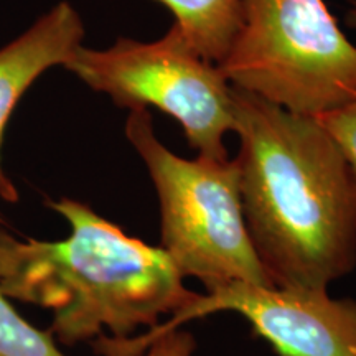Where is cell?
Here are the masks:
<instances>
[{
    "label": "cell",
    "mask_w": 356,
    "mask_h": 356,
    "mask_svg": "<svg viewBox=\"0 0 356 356\" xmlns=\"http://www.w3.org/2000/svg\"><path fill=\"white\" fill-rule=\"evenodd\" d=\"M246 226L275 287L322 289L356 267V172L315 118L231 86Z\"/></svg>",
    "instance_id": "cell-1"
},
{
    "label": "cell",
    "mask_w": 356,
    "mask_h": 356,
    "mask_svg": "<svg viewBox=\"0 0 356 356\" xmlns=\"http://www.w3.org/2000/svg\"><path fill=\"white\" fill-rule=\"evenodd\" d=\"M48 207L70 222V236L20 241L0 231V291L50 309V332L61 343L152 330L197 297L160 246L127 236L76 200Z\"/></svg>",
    "instance_id": "cell-2"
},
{
    "label": "cell",
    "mask_w": 356,
    "mask_h": 356,
    "mask_svg": "<svg viewBox=\"0 0 356 356\" xmlns=\"http://www.w3.org/2000/svg\"><path fill=\"white\" fill-rule=\"evenodd\" d=\"M126 137L145 163L160 207V248L177 270L213 292L229 284L273 287L244 220L233 160L173 154L159 140L147 109H131Z\"/></svg>",
    "instance_id": "cell-3"
},
{
    "label": "cell",
    "mask_w": 356,
    "mask_h": 356,
    "mask_svg": "<svg viewBox=\"0 0 356 356\" xmlns=\"http://www.w3.org/2000/svg\"><path fill=\"white\" fill-rule=\"evenodd\" d=\"M218 66L231 86L307 118L356 99V47L325 0H241Z\"/></svg>",
    "instance_id": "cell-4"
},
{
    "label": "cell",
    "mask_w": 356,
    "mask_h": 356,
    "mask_svg": "<svg viewBox=\"0 0 356 356\" xmlns=\"http://www.w3.org/2000/svg\"><path fill=\"white\" fill-rule=\"evenodd\" d=\"M65 68L121 108L163 111L200 157L228 160L225 136L236 129L231 84L177 22L155 42L119 38L106 50L81 44Z\"/></svg>",
    "instance_id": "cell-5"
},
{
    "label": "cell",
    "mask_w": 356,
    "mask_h": 356,
    "mask_svg": "<svg viewBox=\"0 0 356 356\" xmlns=\"http://www.w3.org/2000/svg\"><path fill=\"white\" fill-rule=\"evenodd\" d=\"M220 312L241 315L279 356H356V300L333 299L322 289L243 282L197 293L190 304L152 330L129 338L99 337L92 348L101 356H134L155 335Z\"/></svg>",
    "instance_id": "cell-6"
},
{
    "label": "cell",
    "mask_w": 356,
    "mask_h": 356,
    "mask_svg": "<svg viewBox=\"0 0 356 356\" xmlns=\"http://www.w3.org/2000/svg\"><path fill=\"white\" fill-rule=\"evenodd\" d=\"M84 25L76 8L60 2L43 17L0 48V197L17 202L19 193L2 168V142L13 109L26 89L53 66H66L81 47Z\"/></svg>",
    "instance_id": "cell-7"
},
{
    "label": "cell",
    "mask_w": 356,
    "mask_h": 356,
    "mask_svg": "<svg viewBox=\"0 0 356 356\" xmlns=\"http://www.w3.org/2000/svg\"><path fill=\"white\" fill-rule=\"evenodd\" d=\"M211 63L225 60L241 24V0H157Z\"/></svg>",
    "instance_id": "cell-8"
},
{
    "label": "cell",
    "mask_w": 356,
    "mask_h": 356,
    "mask_svg": "<svg viewBox=\"0 0 356 356\" xmlns=\"http://www.w3.org/2000/svg\"><path fill=\"white\" fill-rule=\"evenodd\" d=\"M0 356H66L53 333L25 322L0 291Z\"/></svg>",
    "instance_id": "cell-9"
},
{
    "label": "cell",
    "mask_w": 356,
    "mask_h": 356,
    "mask_svg": "<svg viewBox=\"0 0 356 356\" xmlns=\"http://www.w3.org/2000/svg\"><path fill=\"white\" fill-rule=\"evenodd\" d=\"M325 131L332 136L343 152L345 159L356 172V99L343 108L315 118Z\"/></svg>",
    "instance_id": "cell-10"
},
{
    "label": "cell",
    "mask_w": 356,
    "mask_h": 356,
    "mask_svg": "<svg viewBox=\"0 0 356 356\" xmlns=\"http://www.w3.org/2000/svg\"><path fill=\"white\" fill-rule=\"evenodd\" d=\"M197 340L184 327L155 335L136 350L134 356H193Z\"/></svg>",
    "instance_id": "cell-11"
},
{
    "label": "cell",
    "mask_w": 356,
    "mask_h": 356,
    "mask_svg": "<svg viewBox=\"0 0 356 356\" xmlns=\"http://www.w3.org/2000/svg\"><path fill=\"white\" fill-rule=\"evenodd\" d=\"M345 22H346V25L351 26V29H356V2H353V6L346 10Z\"/></svg>",
    "instance_id": "cell-12"
},
{
    "label": "cell",
    "mask_w": 356,
    "mask_h": 356,
    "mask_svg": "<svg viewBox=\"0 0 356 356\" xmlns=\"http://www.w3.org/2000/svg\"><path fill=\"white\" fill-rule=\"evenodd\" d=\"M0 221H2V216H0Z\"/></svg>",
    "instance_id": "cell-13"
}]
</instances>
